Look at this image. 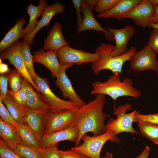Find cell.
Segmentation results:
<instances>
[{
	"mask_svg": "<svg viewBox=\"0 0 158 158\" xmlns=\"http://www.w3.org/2000/svg\"><path fill=\"white\" fill-rule=\"evenodd\" d=\"M149 27L158 29V24L155 23H152L150 24Z\"/></svg>",
	"mask_w": 158,
	"mask_h": 158,
	"instance_id": "cell-45",
	"label": "cell"
},
{
	"mask_svg": "<svg viewBox=\"0 0 158 158\" xmlns=\"http://www.w3.org/2000/svg\"><path fill=\"white\" fill-rule=\"evenodd\" d=\"M26 114L23 123L30 128L41 139L44 132L47 116L49 110L37 111L25 108Z\"/></svg>",
	"mask_w": 158,
	"mask_h": 158,
	"instance_id": "cell-18",
	"label": "cell"
},
{
	"mask_svg": "<svg viewBox=\"0 0 158 158\" xmlns=\"http://www.w3.org/2000/svg\"><path fill=\"white\" fill-rule=\"evenodd\" d=\"M153 142H154V143L155 144H157V145H158V140L155 141Z\"/></svg>",
	"mask_w": 158,
	"mask_h": 158,
	"instance_id": "cell-47",
	"label": "cell"
},
{
	"mask_svg": "<svg viewBox=\"0 0 158 158\" xmlns=\"http://www.w3.org/2000/svg\"><path fill=\"white\" fill-rule=\"evenodd\" d=\"M11 71V70L9 68L7 64L3 62L0 63V74L8 73Z\"/></svg>",
	"mask_w": 158,
	"mask_h": 158,
	"instance_id": "cell-42",
	"label": "cell"
},
{
	"mask_svg": "<svg viewBox=\"0 0 158 158\" xmlns=\"http://www.w3.org/2000/svg\"><path fill=\"white\" fill-rule=\"evenodd\" d=\"M114 35L115 41V46L112 50L111 55L114 57L119 56L127 52V46L130 38L135 32V28L133 26L126 25L123 28L114 29L106 28Z\"/></svg>",
	"mask_w": 158,
	"mask_h": 158,
	"instance_id": "cell-15",
	"label": "cell"
},
{
	"mask_svg": "<svg viewBox=\"0 0 158 158\" xmlns=\"http://www.w3.org/2000/svg\"><path fill=\"white\" fill-rule=\"evenodd\" d=\"M147 45L158 53V29L154 28L151 31Z\"/></svg>",
	"mask_w": 158,
	"mask_h": 158,
	"instance_id": "cell-37",
	"label": "cell"
},
{
	"mask_svg": "<svg viewBox=\"0 0 158 158\" xmlns=\"http://www.w3.org/2000/svg\"><path fill=\"white\" fill-rule=\"evenodd\" d=\"M138 125L140 132L145 137L153 142L158 140V126L145 122H138Z\"/></svg>",
	"mask_w": 158,
	"mask_h": 158,
	"instance_id": "cell-27",
	"label": "cell"
},
{
	"mask_svg": "<svg viewBox=\"0 0 158 158\" xmlns=\"http://www.w3.org/2000/svg\"><path fill=\"white\" fill-rule=\"evenodd\" d=\"M150 151V147L146 145L145 146L144 149L142 153L135 158H148Z\"/></svg>",
	"mask_w": 158,
	"mask_h": 158,
	"instance_id": "cell-41",
	"label": "cell"
},
{
	"mask_svg": "<svg viewBox=\"0 0 158 158\" xmlns=\"http://www.w3.org/2000/svg\"><path fill=\"white\" fill-rule=\"evenodd\" d=\"M84 158H90L86 156H85Z\"/></svg>",
	"mask_w": 158,
	"mask_h": 158,
	"instance_id": "cell-48",
	"label": "cell"
},
{
	"mask_svg": "<svg viewBox=\"0 0 158 158\" xmlns=\"http://www.w3.org/2000/svg\"><path fill=\"white\" fill-rule=\"evenodd\" d=\"M33 87L30 83L23 79L21 88L25 90L26 95V107L37 111L49 110V107L42 96L35 91Z\"/></svg>",
	"mask_w": 158,
	"mask_h": 158,
	"instance_id": "cell-20",
	"label": "cell"
},
{
	"mask_svg": "<svg viewBox=\"0 0 158 158\" xmlns=\"http://www.w3.org/2000/svg\"><path fill=\"white\" fill-rule=\"evenodd\" d=\"M22 45L23 41L18 40L1 52L0 58L2 60H8L9 63L13 65L21 74L23 78L40 93L37 86L32 79L25 66L21 54Z\"/></svg>",
	"mask_w": 158,
	"mask_h": 158,
	"instance_id": "cell-7",
	"label": "cell"
},
{
	"mask_svg": "<svg viewBox=\"0 0 158 158\" xmlns=\"http://www.w3.org/2000/svg\"><path fill=\"white\" fill-rule=\"evenodd\" d=\"M157 75L158 76V73H157Z\"/></svg>",
	"mask_w": 158,
	"mask_h": 158,
	"instance_id": "cell-49",
	"label": "cell"
},
{
	"mask_svg": "<svg viewBox=\"0 0 158 158\" xmlns=\"http://www.w3.org/2000/svg\"><path fill=\"white\" fill-rule=\"evenodd\" d=\"M114 48L115 46L113 45L102 43L96 48L95 52L99 54L100 59L92 63L91 69L94 74L98 75L104 70H109L113 73H121L124 63L127 61H130L137 51L136 47L132 46L124 54L113 57L111 55V53Z\"/></svg>",
	"mask_w": 158,
	"mask_h": 158,
	"instance_id": "cell-3",
	"label": "cell"
},
{
	"mask_svg": "<svg viewBox=\"0 0 158 158\" xmlns=\"http://www.w3.org/2000/svg\"><path fill=\"white\" fill-rule=\"evenodd\" d=\"M154 23L158 24V6H154Z\"/></svg>",
	"mask_w": 158,
	"mask_h": 158,
	"instance_id": "cell-43",
	"label": "cell"
},
{
	"mask_svg": "<svg viewBox=\"0 0 158 158\" xmlns=\"http://www.w3.org/2000/svg\"><path fill=\"white\" fill-rule=\"evenodd\" d=\"M0 116L2 120L18 128V123L14 120L1 100H0Z\"/></svg>",
	"mask_w": 158,
	"mask_h": 158,
	"instance_id": "cell-35",
	"label": "cell"
},
{
	"mask_svg": "<svg viewBox=\"0 0 158 158\" xmlns=\"http://www.w3.org/2000/svg\"><path fill=\"white\" fill-rule=\"evenodd\" d=\"M23 79L21 74L16 69L11 71L8 81L9 89L14 92L20 90Z\"/></svg>",
	"mask_w": 158,
	"mask_h": 158,
	"instance_id": "cell-30",
	"label": "cell"
},
{
	"mask_svg": "<svg viewBox=\"0 0 158 158\" xmlns=\"http://www.w3.org/2000/svg\"><path fill=\"white\" fill-rule=\"evenodd\" d=\"M0 158H24L9 148L4 141L0 139Z\"/></svg>",
	"mask_w": 158,
	"mask_h": 158,
	"instance_id": "cell-34",
	"label": "cell"
},
{
	"mask_svg": "<svg viewBox=\"0 0 158 158\" xmlns=\"http://www.w3.org/2000/svg\"><path fill=\"white\" fill-rule=\"evenodd\" d=\"M154 6L149 0H142L124 17L132 19L135 24L144 28L154 23Z\"/></svg>",
	"mask_w": 158,
	"mask_h": 158,
	"instance_id": "cell-12",
	"label": "cell"
},
{
	"mask_svg": "<svg viewBox=\"0 0 158 158\" xmlns=\"http://www.w3.org/2000/svg\"><path fill=\"white\" fill-rule=\"evenodd\" d=\"M1 100L15 121L18 123L23 122L26 114L25 108L8 95Z\"/></svg>",
	"mask_w": 158,
	"mask_h": 158,
	"instance_id": "cell-26",
	"label": "cell"
},
{
	"mask_svg": "<svg viewBox=\"0 0 158 158\" xmlns=\"http://www.w3.org/2000/svg\"><path fill=\"white\" fill-rule=\"evenodd\" d=\"M118 73H113L105 82L97 80L92 84L91 93L93 95L102 94L110 96L114 100L118 97L128 96L137 98L141 95V91L134 87L130 78H126L121 80Z\"/></svg>",
	"mask_w": 158,
	"mask_h": 158,
	"instance_id": "cell-2",
	"label": "cell"
},
{
	"mask_svg": "<svg viewBox=\"0 0 158 158\" xmlns=\"http://www.w3.org/2000/svg\"><path fill=\"white\" fill-rule=\"evenodd\" d=\"M101 158H113V155L112 153L107 152L106 153L104 156Z\"/></svg>",
	"mask_w": 158,
	"mask_h": 158,
	"instance_id": "cell-44",
	"label": "cell"
},
{
	"mask_svg": "<svg viewBox=\"0 0 158 158\" xmlns=\"http://www.w3.org/2000/svg\"><path fill=\"white\" fill-rule=\"evenodd\" d=\"M74 64H65L61 66L56 76L55 85L61 91L65 99L68 98L79 107L86 104L77 94L73 88L70 80L66 75V71Z\"/></svg>",
	"mask_w": 158,
	"mask_h": 158,
	"instance_id": "cell-13",
	"label": "cell"
},
{
	"mask_svg": "<svg viewBox=\"0 0 158 158\" xmlns=\"http://www.w3.org/2000/svg\"><path fill=\"white\" fill-rule=\"evenodd\" d=\"M157 54L148 46H145L131 57L130 61V68L137 72L151 70L158 73Z\"/></svg>",
	"mask_w": 158,
	"mask_h": 158,
	"instance_id": "cell-10",
	"label": "cell"
},
{
	"mask_svg": "<svg viewBox=\"0 0 158 158\" xmlns=\"http://www.w3.org/2000/svg\"><path fill=\"white\" fill-rule=\"evenodd\" d=\"M65 9V6L58 2L51 5H47L35 30L29 35L23 37V40L31 46L33 43L34 37L38 32L42 28L48 26L53 16L56 14L62 13Z\"/></svg>",
	"mask_w": 158,
	"mask_h": 158,
	"instance_id": "cell-16",
	"label": "cell"
},
{
	"mask_svg": "<svg viewBox=\"0 0 158 158\" xmlns=\"http://www.w3.org/2000/svg\"><path fill=\"white\" fill-rule=\"evenodd\" d=\"M58 152L60 158H84L85 156L71 149L67 150H58Z\"/></svg>",
	"mask_w": 158,
	"mask_h": 158,
	"instance_id": "cell-39",
	"label": "cell"
},
{
	"mask_svg": "<svg viewBox=\"0 0 158 158\" xmlns=\"http://www.w3.org/2000/svg\"><path fill=\"white\" fill-rule=\"evenodd\" d=\"M33 57L34 62L43 64L50 71L52 77H56L61 66L56 51H46L41 48L34 52Z\"/></svg>",
	"mask_w": 158,
	"mask_h": 158,
	"instance_id": "cell-17",
	"label": "cell"
},
{
	"mask_svg": "<svg viewBox=\"0 0 158 158\" xmlns=\"http://www.w3.org/2000/svg\"><path fill=\"white\" fill-rule=\"evenodd\" d=\"M81 140L83 141L82 144L71 149L90 158H100L102 148L107 141L116 142H119V141L113 132L109 131L98 136H90L85 134Z\"/></svg>",
	"mask_w": 158,
	"mask_h": 158,
	"instance_id": "cell-5",
	"label": "cell"
},
{
	"mask_svg": "<svg viewBox=\"0 0 158 158\" xmlns=\"http://www.w3.org/2000/svg\"><path fill=\"white\" fill-rule=\"evenodd\" d=\"M31 46L28 45L25 41H23V45L21 51V55L26 68L33 80L36 74L33 67V55L30 52Z\"/></svg>",
	"mask_w": 158,
	"mask_h": 158,
	"instance_id": "cell-28",
	"label": "cell"
},
{
	"mask_svg": "<svg viewBox=\"0 0 158 158\" xmlns=\"http://www.w3.org/2000/svg\"><path fill=\"white\" fill-rule=\"evenodd\" d=\"M33 80L51 112L57 113L65 109L76 111L79 108L72 101L62 99L55 95L51 90L49 82L46 78H41L36 73Z\"/></svg>",
	"mask_w": 158,
	"mask_h": 158,
	"instance_id": "cell-4",
	"label": "cell"
},
{
	"mask_svg": "<svg viewBox=\"0 0 158 158\" xmlns=\"http://www.w3.org/2000/svg\"><path fill=\"white\" fill-rule=\"evenodd\" d=\"M7 95L10 96L16 101L25 108L27 104V97L25 90L22 88L16 92L8 89Z\"/></svg>",
	"mask_w": 158,
	"mask_h": 158,
	"instance_id": "cell-33",
	"label": "cell"
},
{
	"mask_svg": "<svg viewBox=\"0 0 158 158\" xmlns=\"http://www.w3.org/2000/svg\"><path fill=\"white\" fill-rule=\"evenodd\" d=\"M131 108L132 105L130 103L120 105L115 108L113 113L117 118L109 119L106 125L107 131L113 132L115 135L123 132L139 134L134 130L132 125L136 110L129 113H126L127 110L131 109Z\"/></svg>",
	"mask_w": 158,
	"mask_h": 158,
	"instance_id": "cell-6",
	"label": "cell"
},
{
	"mask_svg": "<svg viewBox=\"0 0 158 158\" xmlns=\"http://www.w3.org/2000/svg\"><path fill=\"white\" fill-rule=\"evenodd\" d=\"M56 52L61 66L67 64L81 65L97 61L100 59L99 54L97 53L86 52L73 49L68 45L64 47Z\"/></svg>",
	"mask_w": 158,
	"mask_h": 158,
	"instance_id": "cell-9",
	"label": "cell"
},
{
	"mask_svg": "<svg viewBox=\"0 0 158 158\" xmlns=\"http://www.w3.org/2000/svg\"><path fill=\"white\" fill-rule=\"evenodd\" d=\"M134 122H145L158 126V113L143 114L139 111H136L134 117Z\"/></svg>",
	"mask_w": 158,
	"mask_h": 158,
	"instance_id": "cell-32",
	"label": "cell"
},
{
	"mask_svg": "<svg viewBox=\"0 0 158 158\" xmlns=\"http://www.w3.org/2000/svg\"><path fill=\"white\" fill-rule=\"evenodd\" d=\"M58 145L51 147L39 149L44 158H60L58 152Z\"/></svg>",
	"mask_w": 158,
	"mask_h": 158,
	"instance_id": "cell-38",
	"label": "cell"
},
{
	"mask_svg": "<svg viewBox=\"0 0 158 158\" xmlns=\"http://www.w3.org/2000/svg\"><path fill=\"white\" fill-rule=\"evenodd\" d=\"M0 136L7 145L13 150L17 145L23 144L18 128L1 118Z\"/></svg>",
	"mask_w": 158,
	"mask_h": 158,
	"instance_id": "cell-21",
	"label": "cell"
},
{
	"mask_svg": "<svg viewBox=\"0 0 158 158\" xmlns=\"http://www.w3.org/2000/svg\"><path fill=\"white\" fill-rule=\"evenodd\" d=\"M97 0H84L81 6V12L83 14V20L78 27V34L87 30H93L98 32H103L106 39L109 41H115L113 34L104 29L97 20L92 13V10L95 6Z\"/></svg>",
	"mask_w": 158,
	"mask_h": 158,
	"instance_id": "cell-8",
	"label": "cell"
},
{
	"mask_svg": "<svg viewBox=\"0 0 158 158\" xmlns=\"http://www.w3.org/2000/svg\"><path fill=\"white\" fill-rule=\"evenodd\" d=\"M154 6H158V0H149Z\"/></svg>",
	"mask_w": 158,
	"mask_h": 158,
	"instance_id": "cell-46",
	"label": "cell"
},
{
	"mask_svg": "<svg viewBox=\"0 0 158 158\" xmlns=\"http://www.w3.org/2000/svg\"><path fill=\"white\" fill-rule=\"evenodd\" d=\"M82 0H72V4L75 8L77 15V25L79 26L81 24L83 18L81 14Z\"/></svg>",
	"mask_w": 158,
	"mask_h": 158,
	"instance_id": "cell-40",
	"label": "cell"
},
{
	"mask_svg": "<svg viewBox=\"0 0 158 158\" xmlns=\"http://www.w3.org/2000/svg\"><path fill=\"white\" fill-rule=\"evenodd\" d=\"M17 128L24 144L39 149L41 148V138L30 128L22 122L18 123Z\"/></svg>",
	"mask_w": 158,
	"mask_h": 158,
	"instance_id": "cell-25",
	"label": "cell"
},
{
	"mask_svg": "<svg viewBox=\"0 0 158 158\" xmlns=\"http://www.w3.org/2000/svg\"><path fill=\"white\" fill-rule=\"evenodd\" d=\"M10 74V72L0 74V100H2L7 96L8 90V81Z\"/></svg>",
	"mask_w": 158,
	"mask_h": 158,
	"instance_id": "cell-36",
	"label": "cell"
},
{
	"mask_svg": "<svg viewBox=\"0 0 158 158\" xmlns=\"http://www.w3.org/2000/svg\"><path fill=\"white\" fill-rule=\"evenodd\" d=\"M68 45L63 35L61 24L59 22L54 23L51 28L47 37L44 40L42 48L45 51H58L64 46Z\"/></svg>",
	"mask_w": 158,
	"mask_h": 158,
	"instance_id": "cell-19",
	"label": "cell"
},
{
	"mask_svg": "<svg viewBox=\"0 0 158 158\" xmlns=\"http://www.w3.org/2000/svg\"><path fill=\"white\" fill-rule=\"evenodd\" d=\"M141 0H119L110 10L97 15L99 18H113L121 20L139 4Z\"/></svg>",
	"mask_w": 158,
	"mask_h": 158,
	"instance_id": "cell-22",
	"label": "cell"
},
{
	"mask_svg": "<svg viewBox=\"0 0 158 158\" xmlns=\"http://www.w3.org/2000/svg\"><path fill=\"white\" fill-rule=\"evenodd\" d=\"M119 0H97L95 9L99 14L107 12L111 9Z\"/></svg>",
	"mask_w": 158,
	"mask_h": 158,
	"instance_id": "cell-31",
	"label": "cell"
},
{
	"mask_svg": "<svg viewBox=\"0 0 158 158\" xmlns=\"http://www.w3.org/2000/svg\"><path fill=\"white\" fill-rule=\"evenodd\" d=\"M105 102V95H96L93 100L89 102L75 112L74 118L70 126L77 128L79 136L75 147L79 145L83 135L91 132L93 136H98L105 133L107 130L104 121L107 114L103 111Z\"/></svg>",
	"mask_w": 158,
	"mask_h": 158,
	"instance_id": "cell-1",
	"label": "cell"
},
{
	"mask_svg": "<svg viewBox=\"0 0 158 158\" xmlns=\"http://www.w3.org/2000/svg\"><path fill=\"white\" fill-rule=\"evenodd\" d=\"M13 151L24 158H44L39 148L24 144L17 145Z\"/></svg>",
	"mask_w": 158,
	"mask_h": 158,
	"instance_id": "cell-29",
	"label": "cell"
},
{
	"mask_svg": "<svg viewBox=\"0 0 158 158\" xmlns=\"http://www.w3.org/2000/svg\"><path fill=\"white\" fill-rule=\"evenodd\" d=\"M26 23L24 18H20L16 20L14 25L9 30L0 43V51H2L20 38H23V26Z\"/></svg>",
	"mask_w": 158,
	"mask_h": 158,
	"instance_id": "cell-23",
	"label": "cell"
},
{
	"mask_svg": "<svg viewBox=\"0 0 158 158\" xmlns=\"http://www.w3.org/2000/svg\"><path fill=\"white\" fill-rule=\"evenodd\" d=\"M75 111L65 109L57 113H53L49 110L47 116L44 132L42 137L70 126L73 121Z\"/></svg>",
	"mask_w": 158,
	"mask_h": 158,
	"instance_id": "cell-11",
	"label": "cell"
},
{
	"mask_svg": "<svg viewBox=\"0 0 158 158\" xmlns=\"http://www.w3.org/2000/svg\"><path fill=\"white\" fill-rule=\"evenodd\" d=\"M47 5L46 0H40L37 6L33 5L32 3L28 5L26 12L30 19L28 24L23 30V37L29 35L34 31L38 21L37 20V18L42 15Z\"/></svg>",
	"mask_w": 158,
	"mask_h": 158,
	"instance_id": "cell-24",
	"label": "cell"
},
{
	"mask_svg": "<svg viewBox=\"0 0 158 158\" xmlns=\"http://www.w3.org/2000/svg\"><path fill=\"white\" fill-rule=\"evenodd\" d=\"M79 132L75 127L70 126L64 129L50 133L40 139L41 148H48L55 146L62 141L68 140L75 144Z\"/></svg>",
	"mask_w": 158,
	"mask_h": 158,
	"instance_id": "cell-14",
	"label": "cell"
}]
</instances>
